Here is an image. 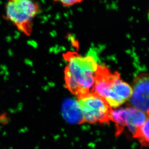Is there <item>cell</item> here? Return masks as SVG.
<instances>
[{"mask_svg":"<svg viewBox=\"0 0 149 149\" xmlns=\"http://www.w3.org/2000/svg\"><path fill=\"white\" fill-rule=\"evenodd\" d=\"M67 65L64 70L65 87L77 98L93 93L99 64L95 55L83 56L76 52L63 55Z\"/></svg>","mask_w":149,"mask_h":149,"instance_id":"1","label":"cell"},{"mask_svg":"<svg viewBox=\"0 0 149 149\" xmlns=\"http://www.w3.org/2000/svg\"><path fill=\"white\" fill-rule=\"evenodd\" d=\"M132 89L121 79L118 72L99 64L96 72L94 92L104 99L112 108H117L130 100Z\"/></svg>","mask_w":149,"mask_h":149,"instance_id":"2","label":"cell"},{"mask_svg":"<svg viewBox=\"0 0 149 149\" xmlns=\"http://www.w3.org/2000/svg\"><path fill=\"white\" fill-rule=\"evenodd\" d=\"M4 17L27 36L33 31V19L41 12L39 4L33 0H7Z\"/></svg>","mask_w":149,"mask_h":149,"instance_id":"3","label":"cell"},{"mask_svg":"<svg viewBox=\"0 0 149 149\" xmlns=\"http://www.w3.org/2000/svg\"><path fill=\"white\" fill-rule=\"evenodd\" d=\"M77 99L84 122L103 124L111 121L113 108L98 95L93 92Z\"/></svg>","mask_w":149,"mask_h":149,"instance_id":"4","label":"cell"},{"mask_svg":"<svg viewBox=\"0 0 149 149\" xmlns=\"http://www.w3.org/2000/svg\"><path fill=\"white\" fill-rule=\"evenodd\" d=\"M149 74L139 73L135 78L128 105L149 114ZM127 101V102H128Z\"/></svg>","mask_w":149,"mask_h":149,"instance_id":"5","label":"cell"},{"mask_svg":"<svg viewBox=\"0 0 149 149\" xmlns=\"http://www.w3.org/2000/svg\"><path fill=\"white\" fill-rule=\"evenodd\" d=\"M125 109V125L133 135L136 130L149 119V114L130 106Z\"/></svg>","mask_w":149,"mask_h":149,"instance_id":"6","label":"cell"},{"mask_svg":"<svg viewBox=\"0 0 149 149\" xmlns=\"http://www.w3.org/2000/svg\"><path fill=\"white\" fill-rule=\"evenodd\" d=\"M62 113L65 119L71 123H84L82 113L76 101L68 100L62 106Z\"/></svg>","mask_w":149,"mask_h":149,"instance_id":"7","label":"cell"},{"mask_svg":"<svg viewBox=\"0 0 149 149\" xmlns=\"http://www.w3.org/2000/svg\"><path fill=\"white\" fill-rule=\"evenodd\" d=\"M111 111V121L114 123L116 125V135L118 136L125 130V113L126 109L115 108Z\"/></svg>","mask_w":149,"mask_h":149,"instance_id":"8","label":"cell"},{"mask_svg":"<svg viewBox=\"0 0 149 149\" xmlns=\"http://www.w3.org/2000/svg\"><path fill=\"white\" fill-rule=\"evenodd\" d=\"M149 119L136 130L133 137L138 139L142 147L149 146Z\"/></svg>","mask_w":149,"mask_h":149,"instance_id":"9","label":"cell"},{"mask_svg":"<svg viewBox=\"0 0 149 149\" xmlns=\"http://www.w3.org/2000/svg\"><path fill=\"white\" fill-rule=\"evenodd\" d=\"M54 1H57L61 3L62 6L65 7H68L70 6H73L75 4L81 3L84 0H53Z\"/></svg>","mask_w":149,"mask_h":149,"instance_id":"10","label":"cell"}]
</instances>
